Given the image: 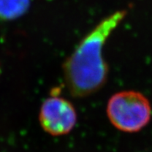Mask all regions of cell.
Segmentation results:
<instances>
[{"mask_svg":"<svg viewBox=\"0 0 152 152\" xmlns=\"http://www.w3.org/2000/svg\"><path fill=\"white\" fill-rule=\"evenodd\" d=\"M126 14V11L121 10L102 19L66 59L63 64V75L66 87L72 96L87 97L106 84L109 66L104 57V46Z\"/></svg>","mask_w":152,"mask_h":152,"instance_id":"cell-1","label":"cell"},{"mask_svg":"<svg viewBox=\"0 0 152 152\" xmlns=\"http://www.w3.org/2000/svg\"><path fill=\"white\" fill-rule=\"evenodd\" d=\"M30 6V0H0V19L10 21L23 16Z\"/></svg>","mask_w":152,"mask_h":152,"instance_id":"cell-4","label":"cell"},{"mask_svg":"<svg viewBox=\"0 0 152 152\" xmlns=\"http://www.w3.org/2000/svg\"><path fill=\"white\" fill-rule=\"evenodd\" d=\"M110 124L125 133H136L146 127L151 118V106L142 93L123 91L112 95L107 104Z\"/></svg>","mask_w":152,"mask_h":152,"instance_id":"cell-2","label":"cell"},{"mask_svg":"<svg viewBox=\"0 0 152 152\" xmlns=\"http://www.w3.org/2000/svg\"><path fill=\"white\" fill-rule=\"evenodd\" d=\"M39 122L48 134L64 136L75 127L77 110L69 100L54 94L42 102L39 112Z\"/></svg>","mask_w":152,"mask_h":152,"instance_id":"cell-3","label":"cell"}]
</instances>
